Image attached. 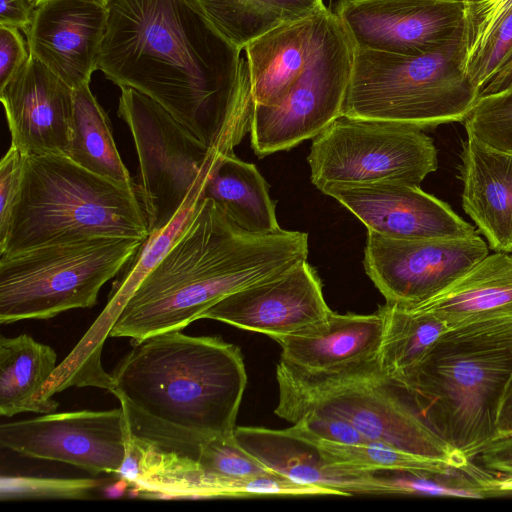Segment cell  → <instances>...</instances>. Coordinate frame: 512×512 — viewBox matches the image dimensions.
Returning a JSON list of instances; mask_svg holds the SVG:
<instances>
[{"label":"cell","instance_id":"33","mask_svg":"<svg viewBox=\"0 0 512 512\" xmlns=\"http://www.w3.org/2000/svg\"><path fill=\"white\" fill-rule=\"evenodd\" d=\"M197 461L206 473L217 476L244 477L272 472L238 443L234 432L201 442Z\"/></svg>","mask_w":512,"mask_h":512},{"label":"cell","instance_id":"32","mask_svg":"<svg viewBox=\"0 0 512 512\" xmlns=\"http://www.w3.org/2000/svg\"><path fill=\"white\" fill-rule=\"evenodd\" d=\"M462 122L467 135L512 152V88L479 97Z\"/></svg>","mask_w":512,"mask_h":512},{"label":"cell","instance_id":"38","mask_svg":"<svg viewBox=\"0 0 512 512\" xmlns=\"http://www.w3.org/2000/svg\"><path fill=\"white\" fill-rule=\"evenodd\" d=\"M29 56L19 29L0 25V88L11 80Z\"/></svg>","mask_w":512,"mask_h":512},{"label":"cell","instance_id":"37","mask_svg":"<svg viewBox=\"0 0 512 512\" xmlns=\"http://www.w3.org/2000/svg\"><path fill=\"white\" fill-rule=\"evenodd\" d=\"M24 167V155L13 145L0 161V239L7 231L18 201Z\"/></svg>","mask_w":512,"mask_h":512},{"label":"cell","instance_id":"3","mask_svg":"<svg viewBox=\"0 0 512 512\" xmlns=\"http://www.w3.org/2000/svg\"><path fill=\"white\" fill-rule=\"evenodd\" d=\"M134 343L111 373L120 405L205 439L234 432L247 384L239 347L181 330Z\"/></svg>","mask_w":512,"mask_h":512},{"label":"cell","instance_id":"18","mask_svg":"<svg viewBox=\"0 0 512 512\" xmlns=\"http://www.w3.org/2000/svg\"><path fill=\"white\" fill-rule=\"evenodd\" d=\"M107 21V6L95 0H47L25 32L29 55L72 89L90 84Z\"/></svg>","mask_w":512,"mask_h":512},{"label":"cell","instance_id":"36","mask_svg":"<svg viewBox=\"0 0 512 512\" xmlns=\"http://www.w3.org/2000/svg\"><path fill=\"white\" fill-rule=\"evenodd\" d=\"M290 428L302 434L336 443L353 445L372 443L348 422L315 411L305 412Z\"/></svg>","mask_w":512,"mask_h":512},{"label":"cell","instance_id":"34","mask_svg":"<svg viewBox=\"0 0 512 512\" xmlns=\"http://www.w3.org/2000/svg\"><path fill=\"white\" fill-rule=\"evenodd\" d=\"M103 479H58L39 477H2L1 499L63 498L82 499L104 487Z\"/></svg>","mask_w":512,"mask_h":512},{"label":"cell","instance_id":"7","mask_svg":"<svg viewBox=\"0 0 512 512\" xmlns=\"http://www.w3.org/2000/svg\"><path fill=\"white\" fill-rule=\"evenodd\" d=\"M464 60L465 33L420 55L355 48L341 115L422 130L462 122L478 99Z\"/></svg>","mask_w":512,"mask_h":512},{"label":"cell","instance_id":"25","mask_svg":"<svg viewBox=\"0 0 512 512\" xmlns=\"http://www.w3.org/2000/svg\"><path fill=\"white\" fill-rule=\"evenodd\" d=\"M464 68L478 98L512 88V0L468 2Z\"/></svg>","mask_w":512,"mask_h":512},{"label":"cell","instance_id":"8","mask_svg":"<svg viewBox=\"0 0 512 512\" xmlns=\"http://www.w3.org/2000/svg\"><path fill=\"white\" fill-rule=\"evenodd\" d=\"M143 240L96 237L0 256V323L50 319L90 308Z\"/></svg>","mask_w":512,"mask_h":512},{"label":"cell","instance_id":"35","mask_svg":"<svg viewBox=\"0 0 512 512\" xmlns=\"http://www.w3.org/2000/svg\"><path fill=\"white\" fill-rule=\"evenodd\" d=\"M472 462L490 475L485 481L489 494L512 490V432L497 433L475 455Z\"/></svg>","mask_w":512,"mask_h":512},{"label":"cell","instance_id":"31","mask_svg":"<svg viewBox=\"0 0 512 512\" xmlns=\"http://www.w3.org/2000/svg\"><path fill=\"white\" fill-rule=\"evenodd\" d=\"M316 446L325 462L357 471L375 472L380 470H420L448 472L455 468L450 464L415 455L382 443L353 445L336 443L315 438L287 428Z\"/></svg>","mask_w":512,"mask_h":512},{"label":"cell","instance_id":"17","mask_svg":"<svg viewBox=\"0 0 512 512\" xmlns=\"http://www.w3.org/2000/svg\"><path fill=\"white\" fill-rule=\"evenodd\" d=\"M74 89L37 59L0 88L11 145L23 155H66L72 137Z\"/></svg>","mask_w":512,"mask_h":512},{"label":"cell","instance_id":"20","mask_svg":"<svg viewBox=\"0 0 512 512\" xmlns=\"http://www.w3.org/2000/svg\"><path fill=\"white\" fill-rule=\"evenodd\" d=\"M462 207L495 252H512V152L473 135L462 143Z\"/></svg>","mask_w":512,"mask_h":512},{"label":"cell","instance_id":"26","mask_svg":"<svg viewBox=\"0 0 512 512\" xmlns=\"http://www.w3.org/2000/svg\"><path fill=\"white\" fill-rule=\"evenodd\" d=\"M203 197L212 199L248 232L267 234L281 229L265 179L255 165L240 160L234 153L217 158Z\"/></svg>","mask_w":512,"mask_h":512},{"label":"cell","instance_id":"44","mask_svg":"<svg viewBox=\"0 0 512 512\" xmlns=\"http://www.w3.org/2000/svg\"><path fill=\"white\" fill-rule=\"evenodd\" d=\"M465 1V0H464Z\"/></svg>","mask_w":512,"mask_h":512},{"label":"cell","instance_id":"19","mask_svg":"<svg viewBox=\"0 0 512 512\" xmlns=\"http://www.w3.org/2000/svg\"><path fill=\"white\" fill-rule=\"evenodd\" d=\"M234 435L268 470L293 482L339 490L347 496L393 495L391 487L376 472L331 466L315 445L287 428L236 427Z\"/></svg>","mask_w":512,"mask_h":512},{"label":"cell","instance_id":"40","mask_svg":"<svg viewBox=\"0 0 512 512\" xmlns=\"http://www.w3.org/2000/svg\"><path fill=\"white\" fill-rule=\"evenodd\" d=\"M497 430L498 433L512 432V378L502 400Z\"/></svg>","mask_w":512,"mask_h":512},{"label":"cell","instance_id":"2","mask_svg":"<svg viewBox=\"0 0 512 512\" xmlns=\"http://www.w3.org/2000/svg\"><path fill=\"white\" fill-rule=\"evenodd\" d=\"M307 257L306 233L248 232L203 197L174 245L134 291L109 337L140 342L182 330L226 296Z\"/></svg>","mask_w":512,"mask_h":512},{"label":"cell","instance_id":"15","mask_svg":"<svg viewBox=\"0 0 512 512\" xmlns=\"http://www.w3.org/2000/svg\"><path fill=\"white\" fill-rule=\"evenodd\" d=\"M331 312L320 278L304 260L226 296L200 319L224 322L275 339L316 324Z\"/></svg>","mask_w":512,"mask_h":512},{"label":"cell","instance_id":"16","mask_svg":"<svg viewBox=\"0 0 512 512\" xmlns=\"http://www.w3.org/2000/svg\"><path fill=\"white\" fill-rule=\"evenodd\" d=\"M319 190L346 207L368 231L387 238H455L477 234L447 203L424 192L419 185L331 183Z\"/></svg>","mask_w":512,"mask_h":512},{"label":"cell","instance_id":"21","mask_svg":"<svg viewBox=\"0 0 512 512\" xmlns=\"http://www.w3.org/2000/svg\"><path fill=\"white\" fill-rule=\"evenodd\" d=\"M410 306L433 314L448 330L512 327V252L488 254L444 290Z\"/></svg>","mask_w":512,"mask_h":512},{"label":"cell","instance_id":"22","mask_svg":"<svg viewBox=\"0 0 512 512\" xmlns=\"http://www.w3.org/2000/svg\"><path fill=\"white\" fill-rule=\"evenodd\" d=\"M383 316L337 314L296 333L275 338L281 360L309 371H332L378 357Z\"/></svg>","mask_w":512,"mask_h":512},{"label":"cell","instance_id":"13","mask_svg":"<svg viewBox=\"0 0 512 512\" xmlns=\"http://www.w3.org/2000/svg\"><path fill=\"white\" fill-rule=\"evenodd\" d=\"M129 433L124 408L47 413L3 423L0 445L21 455L58 461L91 474H118Z\"/></svg>","mask_w":512,"mask_h":512},{"label":"cell","instance_id":"14","mask_svg":"<svg viewBox=\"0 0 512 512\" xmlns=\"http://www.w3.org/2000/svg\"><path fill=\"white\" fill-rule=\"evenodd\" d=\"M464 0H337L331 9L355 48L420 55L464 35Z\"/></svg>","mask_w":512,"mask_h":512},{"label":"cell","instance_id":"41","mask_svg":"<svg viewBox=\"0 0 512 512\" xmlns=\"http://www.w3.org/2000/svg\"><path fill=\"white\" fill-rule=\"evenodd\" d=\"M129 482L123 478L108 486H104V495L110 498L121 497L127 489Z\"/></svg>","mask_w":512,"mask_h":512},{"label":"cell","instance_id":"28","mask_svg":"<svg viewBox=\"0 0 512 512\" xmlns=\"http://www.w3.org/2000/svg\"><path fill=\"white\" fill-rule=\"evenodd\" d=\"M73 95L72 137L66 156L95 174L134 186L117 150L110 119L90 85L74 89Z\"/></svg>","mask_w":512,"mask_h":512},{"label":"cell","instance_id":"10","mask_svg":"<svg viewBox=\"0 0 512 512\" xmlns=\"http://www.w3.org/2000/svg\"><path fill=\"white\" fill-rule=\"evenodd\" d=\"M308 163L318 189L331 183L419 185L438 167L433 139L422 129L344 115L313 138Z\"/></svg>","mask_w":512,"mask_h":512},{"label":"cell","instance_id":"6","mask_svg":"<svg viewBox=\"0 0 512 512\" xmlns=\"http://www.w3.org/2000/svg\"><path fill=\"white\" fill-rule=\"evenodd\" d=\"M276 379L275 413L292 424L315 411L348 422L371 442L455 468H475L429 427L410 392L380 369L377 358L332 371H309L280 360Z\"/></svg>","mask_w":512,"mask_h":512},{"label":"cell","instance_id":"11","mask_svg":"<svg viewBox=\"0 0 512 512\" xmlns=\"http://www.w3.org/2000/svg\"><path fill=\"white\" fill-rule=\"evenodd\" d=\"M355 47L331 10L303 73L274 106L255 105L251 145L258 157L313 139L342 114Z\"/></svg>","mask_w":512,"mask_h":512},{"label":"cell","instance_id":"43","mask_svg":"<svg viewBox=\"0 0 512 512\" xmlns=\"http://www.w3.org/2000/svg\"><path fill=\"white\" fill-rule=\"evenodd\" d=\"M466 2H472V1H476V0H465Z\"/></svg>","mask_w":512,"mask_h":512},{"label":"cell","instance_id":"12","mask_svg":"<svg viewBox=\"0 0 512 512\" xmlns=\"http://www.w3.org/2000/svg\"><path fill=\"white\" fill-rule=\"evenodd\" d=\"M488 254L478 233L393 239L368 231L364 268L387 302L416 305L444 290Z\"/></svg>","mask_w":512,"mask_h":512},{"label":"cell","instance_id":"29","mask_svg":"<svg viewBox=\"0 0 512 512\" xmlns=\"http://www.w3.org/2000/svg\"><path fill=\"white\" fill-rule=\"evenodd\" d=\"M216 29L240 50L267 32L325 7L323 0H198Z\"/></svg>","mask_w":512,"mask_h":512},{"label":"cell","instance_id":"30","mask_svg":"<svg viewBox=\"0 0 512 512\" xmlns=\"http://www.w3.org/2000/svg\"><path fill=\"white\" fill-rule=\"evenodd\" d=\"M379 310L383 334L378 363L386 375L400 380L448 328L442 320L415 306L386 301Z\"/></svg>","mask_w":512,"mask_h":512},{"label":"cell","instance_id":"39","mask_svg":"<svg viewBox=\"0 0 512 512\" xmlns=\"http://www.w3.org/2000/svg\"><path fill=\"white\" fill-rule=\"evenodd\" d=\"M36 6L31 0H0V25L24 31L29 29Z\"/></svg>","mask_w":512,"mask_h":512},{"label":"cell","instance_id":"9","mask_svg":"<svg viewBox=\"0 0 512 512\" xmlns=\"http://www.w3.org/2000/svg\"><path fill=\"white\" fill-rule=\"evenodd\" d=\"M120 89L117 114L129 127L137 151V189L150 235L175 217L222 154L209 149L153 99L133 88Z\"/></svg>","mask_w":512,"mask_h":512},{"label":"cell","instance_id":"1","mask_svg":"<svg viewBox=\"0 0 512 512\" xmlns=\"http://www.w3.org/2000/svg\"><path fill=\"white\" fill-rule=\"evenodd\" d=\"M98 70L164 107L209 149H233L250 132L247 59L198 0H110Z\"/></svg>","mask_w":512,"mask_h":512},{"label":"cell","instance_id":"27","mask_svg":"<svg viewBox=\"0 0 512 512\" xmlns=\"http://www.w3.org/2000/svg\"><path fill=\"white\" fill-rule=\"evenodd\" d=\"M57 354L27 334L0 337V414L51 413L40 400L56 369Z\"/></svg>","mask_w":512,"mask_h":512},{"label":"cell","instance_id":"24","mask_svg":"<svg viewBox=\"0 0 512 512\" xmlns=\"http://www.w3.org/2000/svg\"><path fill=\"white\" fill-rule=\"evenodd\" d=\"M210 172L192 189L175 217L161 230L150 234L121 271V276L113 284L107 305L71 351L72 358L78 364L90 367L101 363L104 342L116 319L140 283L171 249L190 222L203 198Z\"/></svg>","mask_w":512,"mask_h":512},{"label":"cell","instance_id":"42","mask_svg":"<svg viewBox=\"0 0 512 512\" xmlns=\"http://www.w3.org/2000/svg\"><path fill=\"white\" fill-rule=\"evenodd\" d=\"M31 1L37 7V6H39L40 4H42L43 2H45L47 0H31ZM95 1L101 3V4L105 5V6H107L109 4V2H110V0H95Z\"/></svg>","mask_w":512,"mask_h":512},{"label":"cell","instance_id":"23","mask_svg":"<svg viewBox=\"0 0 512 512\" xmlns=\"http://www.w3.org/2000/svg\"><path fill=\"white\" fill-rule=\"evenodd\" d=\"M331 9L279 26L244 48L255 105H277L303 73Z\"/></svg>","mask_w":512,"mask_h":512},{"label":"cell","instance_id":"5","mask_svg":"<svg viewBox=\"0 0 512 512\" xmlns=\"http://www.w3.org/2000/svg\"><path fill=\"white\" fill-rule=\"evenodd\" d=\"M148 236L136 185L95 174L66 155H24L20 194L0 239V256L96 237Z\"/></svg>","mask_w":512,"mask_h":512},{"label":"cell","instance_id":"4","mask_svg":"<svg viewBox=\"0 0 512 512\" xmlns=\"http://www.w3.org/2000/svg\"><path fill=\"white\" fill-rule=\"evenodd\" d=\"M512 378V327L449 329L398 380L429 427L472 462L497 435Z\"/></svg>","mask_w":512,"mask_h":512}]
</instances>
